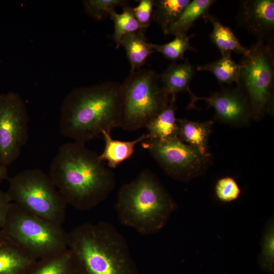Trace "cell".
<instances>
[{
    "mask_svg": "<svg viewBox=\"0 0 274 274\" xmlns=\"http://www.w3.org/2000/svg\"><path fill=\"white\" fill-rule=\"evenodd\" d=\"M95 152L75 142L62 144L49 175L67 204L85 211L107 199L114 190L115 175Z\"/></svg>",
    "mask_w": 274,
    "mask_h": 274,
    "instance_id": "6da1fadb",
    "label": "cell"
},
{
    "mask_svg": "<svg viewBox=\"0 0 274 274\" xmlns=\"http://www.w3.org/2000/svg\"><path fill=\"white\" fill-rule=\"evenodd\" d=\"M122 111L120 84L106 81L76 87L64 98L60 108V133L85 144L120 127Z\"/></svg>",
    "mask_w": 274,
    "mask_h": 274,
    "instance_id": "7a4b0ae2",
    "label": "cell"
},
{
    "mask_svg": "<svg viewBox=\"0 0 274 274\" xmlns=\"http://www.w3.org/2000/svg\"><path fill=\"white\" fill-rule=\"evenodd\" d=\"M67 248L80 274H138L122 234L112 224H81L67 232Z\"/></svg>",
    "mask_w": 274,
    "mask_h": 274,
    "instance_id": "3957f363",
    "label": "cell"
},
{
    "mask_svg": "<svg viewBox=\"0 0 274 274\" xmlns=\"http://www.w3.org/2000/svg\"><path fill=\"white\" fill-rule=\"evenodd\" d=\"M177 208L169 192L148 169L120 186L115 203L120 222L143 235L160 231Z\"/></svg>",
    "mask_w": 274,
    "mask_h": 274,
    "instance_id": "277c9868",
    "label": "cell"
},
{
    "mask_svg": "<svg viewBox=\"0 0 274 274\" xmlns=\"http://www.w3.org/2000/svg\"><path fill=\"white\" fill-rule=\"evenodd\" d=\"M120 86L122 111L120 127L126 131L146 128L170 101L160 75L150 69L130 71Z\"/></svg>",
    "mask_w": 274,
    "mask_h": 274,
    "instance_id": "5b68a950",
    "label": "cell"
},
{
    "mask_svg": "<svg viewBox=\"0 0 274 274\" xmlns=\"http://www.w3.org/2000/svg\"><path fill=\"white\" fill-rule=\"evenodd\" d=\"M37 260L67 249V232L11 202L0 231Z\"/></svg>",
    "mask_w": 274,
    "mask_h": 274,
    "instance_id": "8992f818",
    "label": "cell"
},
{
    "mask_svg": "<svg viewBox=\"0 0 274 274\" xmlns=\"http://www.w3.org/2000/svg\"><path fill=\"white\" fill-rule=\"evenodd\" d=\"M7 192L11 202L25 211L57 225L63 223L67 203L42 170L27 169L9 178Z\"/></svg>",
    "mask_w": 274,
    "mask_h": 274,
    "instance_id": "52a82bcc",
    "label": "cell"
},
{
    "mask_svg": "<svg viewBox=\"0 0 274 274\" xmlns=\"http://www.w3.org/2000/svg\"><path fill=\"white\" fill-rule=\"evenodd\" d=\"M272 39H258L242 55L238 87L246 96L251 117L260 119L269 109L274 80Z\"/></svg>",
    "mask_w": 274,
    "mask_h": 274,
    "instance_id": "ba28073f",
    "label": "cell"
},
{
    "mask_svg": "<svg viewBox=\"0 0 274 274\" xmlns=\"http://www.w3.org/2000/svg\"><path fill=\"white\" fill-rule=\"evenodd\" d=\"M141 145L165 173L177 181L188 182L202 176L209 164L210 154L201 153L178 137L164 141L147 139Z\"/></svg>",
    "mask_w": 274,
    "mask_h": 274,
    "instance_id": "9c48e42d",
    "label": "cell"
},
{
    "mask_svg": "<svg viewBox=\"0 0 274 274\" xmlns=\"http://www.w3.org/2000/svg\"><path fill=\"white\" fill-rule=\"evenodd\" d=\"M29 115L17 92L0 94V163L8 167L19 157L28 139Z\"/></svg>",
    "mask_w": 274,
    "mask_h": 274,
    "instance_id": "30bf717a",
    "label": "cell"
},
{
    "mask_svg": "<svg viewBox=\"0 0 274 274\" xmlns=\"http://www.w3.org/2000/svg\"><path fill=\"white\" fill-rule=\"evenodd\" d=\"M190 102L187 109L195 107L197 101L203 100L215 111L216 119L231 124L247 123L251 117L247 98L238 88L223 89L212 93L209 96H190Z\"/></svg>",
    "mask_w": 274,
    "mask_h": 274,
    "instance_id": "8fae6325",
    "label": "cell"
},
{
    "mask_svg": "<svg viewBox=\"0 0 274 274\" xmlns=\"http://www.w3.org/2000/svg\"><path fill=\"white\" fill-rule=\"evenodd\" d=\"M237 23L258 40L272 39L274 28L273 0H245L241 2Z\"/></svg>",
    "mask_w": 274,
    "mask_h": 274,
    "instance_id": "7c38bea8",
    "label": "cell"
},
{
    "mask_svg": "<svg viewBox=\"0 0 274 274\" xmlns=\"http://www.w3.org/2000/svg\"><path fill=\"white\" fill-rule=\"evenodd\" d=\"M37 261L0 231V274H29Z\"/></svg>",
    "mask_w": 274,
    "mask_h": 274,
    "instance_id": "4fadbf2b",
    "label": "cell"
},
{
    "mask_svg": "<svg viewBox=\"0 0 274 274\" xmlns=\"http://www.w3.org/2000/svg\"><path fill=\"white\" fill-rule=\"evenodd\" d=\"M194 74V67L187 58L180 63H171L160 75L161 84L170 96L183 91L188 92L191 96L193 93L189 85Z\"/></svg>",
    "mask_w": 274,
    "mask_h": 274,
    "instance_id": "5bb4252c",
    "label": "cell"
},
{
    "mask_svg": "<svg viewBox=\"0 0 274 274\" xmlns=\"http://www.w3.org/2000/svg\"><path fill=\"white\" fill-rule=\"evenodd\" d=\"M101 136L105 146L98 157L101 161L107 162L108 167L111 169L117 167L122 162L130 158L134 153L136 145L149 138L148 134L144 133L133 141H122L113 139L111 132L105 131L102 132Z\"/></svg>",
    "mask_w": 274,
    "mask_h": 274,
    "instance_id": "9a60e30c",
    "label": "cell"
},
{
    "mask_svg": "<svg viewBox=\"0 0 274 274\" xmlns=\"http://www.w3.org/2000/svg\"><path fill=\"white\" fill-rule=\"evenodd\" d=\"M176 96H170L168 105L146 127L148 139L164 141L178 137L179 125L175 116Z\"/></svg>",
    "mask_w": 274,
    "mask_h": 274,
    "instance_id": "2e32d148",
    "label": "cell"
},
{
    "mask_svg": "<svg viewBox=\"0 0 274 274\" xmlns=\"http://www.w3.org/2000/svg\"><path fill=\"white\" fill-rule=\"evenodd\" d=\"M179 130L178 138L182 142L191 145L201 153L209 155L208 140L213 122L211 120L197 122L186 119H178Z\"/></svg>",
    "mask_w": 274,
    "mask_h": 274,
    "instance_id": "e0dca14e",
    "label": "cell"
},
{
    "mask_svg": "<svg viewBox=\"0 0 274 274\" xmlns=\"http://www.w3.org/2000/svg\"><path fill=\"white\" fill-rule=\"evenodd\" d=\"M202 18L212 24L213 30L210 35V39L221 55L232 52L243 55L248 52V48L242 46L230 28L221 23L217 17L208 13Z\"/></svg>",
    "mask_w": 274,
    "mask_h": 274,
    "instance_id": "ac0fdd59",
    "label": "cell"
},
{
    "mask_svg": "<svg viewBox=\"0 0 274 274\" xmlns=\"http://www.w3.org/2000/svg\"><path fill=\"white\" fill-rule=\"evenodd\" d=\"M121 45L125 50L131 71L141 68L148 57L154 52L152 43L147 41L144 32L141 30L123 36Z\"/></svg>",
    "mask_w": 274,
    "mask_h": 274,
    "instance_id": "d6986e66",
    "label": "cell"
},
{
    "mask_svg": "<svg viewBox=\"0 0 274 274\" xmlns=\"http://www.w3.org/2000/svg\"><path fill=\"white\" fill-rule=\"evenodd\" d=\"M29 274H80L76 259L67 248L64 251L37 261Z\"/></svg>",
    "mask_w": 274,
    "mask_h": 274,
    "instance_id": "ffe728a7",
    "label": "cell"
},
{
    "mask_svg": "<svg viewBox=\"0 0 274 274\" xmlns=\"http://www.w3.org/2000/svg\"><path fill=\"white\" fill-rule=\"evenodd\" d=\"M190 2V0L154 1L152 19L160 25L166 35L168 29L179 19Z\"/></svg>",
    "mask_w": 274,
    "mask_h": 274,
    "instance_id": "44dd1931",
    "label": "cell"
},
{
    "mask_svg": "<svg viewBox=\"0 0 274 274\" xmlns=\"http://www.w3.org/2000/svg\"><path fill=\"white\" fill-rule=\"evenodd\" d=\"M215 2L214 0L191 1L179 19L168 29L166 35L187 33L194 22L208 13Z\"/></svg>",
    "mask_w": 274,
    "mask_h": 274,
    "instance_id": "7402d4cb",
    "label": "cell"
},
{
    "mask_svg": "<svg viewBox=\"0 0 274 274\" xmlns=\"http://www.w3.org/2000/svg\"><path fill=\"white\" fill-rule=\"evenodd\" d=\"M196 70L211 72L220 84L231 85L237 84L241 65L233 60L231 53H227L213 62L197 65Z\"/></svg>",
    "mask_w": 274,
    "mask_h": 274,
    "instance_id": "603a6c76",
    "label": "cell"
},
{
    "mask_svg": "<svg viewBox=\"0 0 274 274\" xmlns=\"http://www.w3.org/2000/svg\"><path fill=\"white\" fill-rule=\"evenodd\" d=\"M123 12L118 13L115 10L110 12L109 15L114 23L113 40L118 48L123 36L141 30L140 25L135 19L132 8L126 5L122 7Z\"/></svg>",
    "mask_w": 274,
    "mask_h": 274,
    "instance_id": "cb8c5ba5",
    "label": "cell"
},
{
    "mask_svg": "<svg viewBox=\"0 0 274 274\" xmlns=\"http://www.w3.org/2000/svg\"><path fill=\"white\" fill-rule=\"evenodd\" d=\"M260 268L264 272H274V221L270 218L265 224L261 242V250L258 258Z\"/></svg>",
    "mask_w": 274,
    "mask_h": 274,
    "instance_id": "d4e9b609",
    "label": "cell"
},
{
    "mask_svg": "<svg viewBox=\"0 0 274 274\" xmlns=\"http://www.w3.org/2000/svg\"><path fill=\"white\" fill-rule=\"evenodd\" d=\"M195 34L188 35L187 33L176 35L172 41L162 45L152 43L154 52L162 54L166 59L175 62L183 60L184 54L187 50L196 51V49L190 44V39Z\"/></svg>",
    "mask_w": 274,
    "mask_h": 274,
    "instance_id": "484cf974",
    "label": "cell"
},
{
    "mask_svg": "<svg viewBox=\"0 0 274 274\" xmlns=\"http://www.w3.org/2000/svg\"><path fill=\"white\" fill-rule=\"evenodd\" d=\"M128 1L124 0H86L83 2L84 11L93 19L101 20L118 6L127 5Z\"/></svg>",
    "mask_w": 274,
    "mask_h": 274,
    "instance_id": "4316f807",
    "label": "cell"
},
{
    "mask_svg": "<svg viewBox=\"0 0 274 274\" xmlns=\"http://www.w3.org/2000/svg\"><path fill=\"white\" fill-rule=\"evenodd\" d=\"M217 198L223 202H230L238 198L241 189L235 180L230 177L220 179L215 186Z\"/></svg>",
    "mask_w": 274,
    "mask_h": 274,
    "instance_id": "83f0119b",
    "label": "cell"
},
{
    "mask_svg": "<svg viewBox=\"0 0 274 274\" xmlns=\"http://www.w3.org/2000/svg\"><path fill=\"white\" fill-rule=\"evenodd\" d=\"M153 8V0H141L136 7L132 8L134 16L144 32L150 24Z\"/></svg>",
    "mask_w": 274,
    "mask_h": 274,
    "instance_id": "f1b7e54d",
    "label": "cell"
},
{
    "mask_svg": "<svg viewBox=\"0 0 274 274\" xmlns=\"http://www.w3.org/2000/svg\"><path fill=\"white\" fill-rule=\"evenodd\" d=\"M11 202L7 192L3 191L0 189V231L4 224Z\"/></svg>",
    "mask_w": 274,
    "mask_h": 274,
    "instance_id": "f546056e",
    "label": "cell"
},
{
    "mask_svg": "<svg viewBox=\"0 0 274 274\" xmlns=\"http://www.w3.org/2000/svg\"><path fill=\"white\" fill-rule=\"evenodd\" d=\"M7 179H9L8 168L0 163V183Z\"/></svg>",
    "mask_w": 274,
    "mask_h": 274,
    "instance_id": "4dcf8cb0",
    "label": "cell"
}]
</instances>
